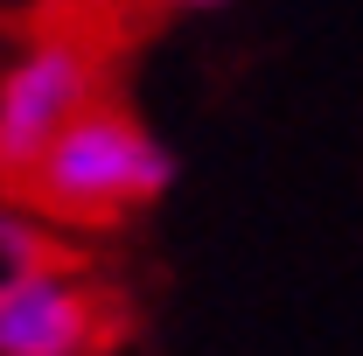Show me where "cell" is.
I'll return each instance as SVG.
<instances>
[{"mask_svg": "<svg viewBox=\"0 0 363 356\" xmlns=\"http://www.w3.org/2000/svg\"><path fill=\"white\" fill-rule=\"evenodd\" d=\"M56 266V223L28 203H0V272Z\"/></svg>", "mask_w": 363, "mask_h": 356, "instance_id": "277c9868", "label": "cell"}, {"mask_svg": "<svg viewBox=\"0 0 363 356\" xmlns=\"http://www.w3.org/2000/svg\"><path fill=\"white\" fill-rule=\"evenodd\" d=\"M105 350V301L77 272L28 266L0 272V356H98Z\"/></svg>", "mask_w": 363, "mask_h": 356, "instance_id": "3957f363", "label": "cell"}, {"mask_svg": "<svg viewBox=\"0 0 363 356\" xmlns=\"http://www.w3.org/2000/svg\"><path fill=\"white\" fill-rule=\"evenodd\" d=\"M98 105V49L70 28L21 43L0 70V182H21L49 140Z\"/></svg>", "mask_w": 363, "mask_h": 356, "instance_id": "7a4b0ae2", "label": "cell"}, {"mask_svg": "<svg viewBox=\"0 0 363 356\" xmlns=\"http://www.w3.org/2000/svg\"><path fill=\"white\" fill-rule=\"evenodd\" d=\"M28 210H43L49 223H126L140 210H154L175 189V154L147 119H133L126 105H84L63 133L35 154V168L14 182Z\"/></svg>", "mask_w": 363, "mask_h": 356, "instance_id": "6da1fadb", "label": "cell"}, {"mask_svg": "<svg viewBox=\"0 0 363 356\" xmlns=\"http://www.w3.org/2000/svg\"><path fill=\"white\" fill-rule=\"evenodd\" d=\"M161 7H182V14H203V7H224V0H161Z\"/></svg>", "mask_w": 363, "mask_h": 356, "instance_id": "5b68a950", "label": "cell"}]
</instances>
